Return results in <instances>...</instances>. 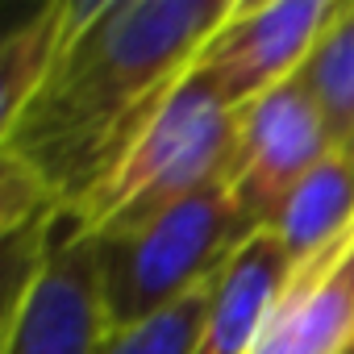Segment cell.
<instances>
[{
    "label": "cell",
    "mask_w": 354,
    "mask_h": 354,
    "mask_svg": "<svg viewBox=\"0 0 354 354\" xmlns=\"http://www.w3.org/2000/svg\"><path fill=\"white\" fill-rule=\"evenodd\" d=\"M213 288H217V279H209L205 288H196L192 296H184L180 304H171L167 313H158L142 325L109 333L100 354H196V342H201V329H205V317L213 304Z\"/></svg>",
    "instance_id": "cell-12"
},
{
    "label": "cell",
    "mask_w": 354,
    "mask_h": 354,
    "mask_svg": "<svg viewBox=\"0 0 354 354\" xmlns=\"http://www.w3.org/2000/svg\"><path fill=\"white\" fill-rule=\"evenodd\" d=\"M354 225V167L342 150H329L304 180L292 188V196L271 217V234L288 250L292 267L325 250L333 238H342Z\"/></svg>",
    "instance_id": "cell-9"
},
{
    "label": "cell",
    "mask_w": 354,
    "mask_h": 354,
    "mask_svg": "<svg viewBox=\"0 0 354 354\" xmlns=\"http://www.w3.org/2000/svg\"><path fill=\"white\" fill-rule=\"evenodd\" d=\"M288 271H292V259L271 230H259L254 238H246L225 263V271L217 275L196 354H250L279 300Z\"/></svg>",
    "instance_id": "cell-8"
},
{
    "label": "cell",
    "mask_w": 354,
    "mask_h": 354,
    "mask_svg": "<svg viewBox=\"0 0 354 354\" xmlns=\"http://www.w3.org/2000/svg\"><path fill=\"white\" fill-rule=\"evenodd\" d=\"M296 80L317 100L329 142L342 150L354 138V0H342Z\"/></svg>",
    "instance_id": "cell-11"
},
{
    "label": "cell",
    "mask_w": 354,
    "mask_h": 354,
    "mask_svg": "<svg viewBox=\"0 0 354 354\" xmlns=\"http://www.w3.org/2000/svg\"><path fill=\"white\" fill-rule=\"evenodd\" d=\"M96 9H100V0L96 5H84V0H50V5L30 13L5 38V50H0V121L13 117L38 92V84L55 71L59 55L96 17Z\"/></svg>",
    "instance_id": "cell-10"
},
{
    "label": "cell",
    "mask_w": 354,
    "mask_h": 354,
    "mask_svg": "<svg viewBox=\"0 0 354 354\" xmlns=\"http://www.w3.org/2000/svg\"><path fill=\"white\" fill-rule=\"evenodd\" d=\"M342 154H346V158H350V167H354V138H350V142L342 146Z\"/></svg>",
    "instance_id": "cell-13"
},
{
    "label": "cell",
    "mask_w": 354,
    "mask_h": 354,
    "mask_svg": "<svg viewBox=\"0 0 354 354\" xmlns=\"http://www.w3.org/2000/svg\"><path fill=\"white\" fill-rule=\"evenodd\" d=\"M246 238L254 234L242 225L234 188L217 180L133 234L96 242L109 333L142 325L217 279Z\"/></svg>",
    "instance_id": "cell-3"
},
{
    "label": "cell",
    "mask_w": 354,
    "mask_h": 354,
    "mask_svg": "<svg viewBox=\"0 0 354 354\" xmlns=\"http://www.w3.org/2000/svg\"><path fill=\"white\" fill-rule=\"evenodd\" d=\"M342 0H234L205 42L196 71L230 109H246L300 75Z\"/></svg>",
    "instance_id": "cell-4"
},
{
    "label": "cell",
    "mask_w": 354,
    "mask_h": 354,
    "mask_svg": "<svg viewBox=\"0 0 354 354\" xmlns=\"http://www.w3.org/2000/svg\"><path fill=\"white\" fill-rule=\"evenodd\" d=\"M234 0H100L38 92L0 121V167L75 217L188 80Z\"/></svg>",
    "instance_id": "cell-1"
},
{
    "label": "cell",
    "mask_w": 354,
    "mask_h": 354,
    "mask_svg": "<svg viewBox=\"0 0 354 354\" xmlns=\"http://www.w3.org/2000/svg\"><path fill=\"white\" fill-rule=\"evenodd\" d=\"M238 146V109H230L213 84L192 67L171 92L109 184L71 217L80 238L104 242L133 234L180 201L225 180Z\"/></svg>",
    "instance_id": "cell-2"
},
{
    "label": "cell",
    "mask_w": 354,
    "mask_h": 354,
    "mask_svg": "<svg viewBox=\"0 0 354 354\" xmlns=\"http://www.w3.org/2000/svg\"><path fill=\"white\" fill-rule=\"evenodd\" d=\"M329 129L321 121L317 100L300 80H288L238 109V146L230 162V188L250 234L267 230L292 188L329 154Z\"/></svg>",
    "instance_id": "cell-5"
},
{
    "label": "cell",
    "mask_w": 354,
    "mask_h": 354,
    "mask_svg": "<svg viewBox=\"0 0 354 354\" xmlns=\"http://www.w3.org/2000/svg\"><path fill=\"white\" fill-rule=\"evenodd\" d=\"M250 354H354V225L288 271Z\"/></svg>",
    "instance_id": "cell-7"
},
{
    "label": "cell",
    "mask_w": 354,
    "mask_h": 354,
    "mask_svg": "<svg viewBox=\"0 0 354 354\" xmlns=\"http://www.w3.org/2000/svg\"><path fill=\"white\" fill-rule=\"evenodd\" d=\"M109 317L100 300L96 242L80 238L71 217L46 263L5 304L0 354H100Z\"/></svg>",
    "instance_id": "cell-6"
}]
</instances>
